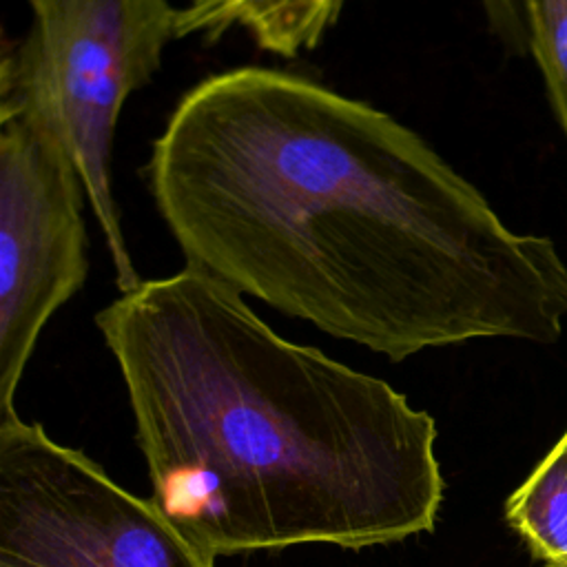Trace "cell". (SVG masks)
<instances>
[{
	"label": "cell",
	"instance_id": "6da1fadb",
	"mask_svg": "<svg viewBox=\"0 0 567 567\" xmlns=\"http://www.w3.org/2000/svg\"><path fill=\"white\" fill-rule=\"evenodd\" d=\"M144 179L193 266L390 361L470 339L554 343L567 266L394 115L237 66L182 95Z\"/></svg>",
	"mask_w": 567,
	"mask_h": 567
},
{
	"label": "cell",
	"instance_id": "7a4b0ae2",
	"mask_svg": "<svg viewBox=\"0 0 567 567\" xmlns=\"http://www.w3.org/2000/svg\"><path fill=\"white\" fill-rule=\"evenodd\" d=\"M122 372L153 503L210 556L432 532L434 419L383 379L279 337L184 266L95 315Z\"/></svg>",
	"mask_w": 567,
	"mask_h": 567
},
{
	"label": "cell",
	"instance_id": "3957f363",
	"mask_svg": "<svg viewBox=\"0 0 567 567\" xmlns=\"http://www.w3.org/2000/svg\"><path fill=\"white\" fill-rule=\"evenodd\" d=\"M29 29L7 44L0 115L40 126L73 162L102 230L120 292L137 275L113 195L115 126L131 93L146 86L175 40L171 0H27Z\"/></svg>",
	"mask_w": 567,
	"mask_h": 567
},
{
	"label": "cell",
	"instance_id": "277c9868",
	"mask_svg": "<svg viewBox=\"0 0 567 567\" xmlns=\"http://www.w3.org/2000/svg\"><path fill=\"white\" fill-rule=\"evenodd\" d=\"M0 567H215L153 498L18 414L0 421Z\"/></svg>",
	"mask_w": 567,
	"mask_h": 567
},
{
	"label": "cell",
	"instance_id": "5b68a950",
	"mask_svg": "<svg viewBox=\"0 0 567 567\" xmlns=\"http://www.w3.org/2000/svg\"><path fill=\"white\" fill-rule=\"evenodd\" d=\"M84 184L35 124L0 115V421L47 321L84 286Z\"/></svg>",
	"mask_w": 567,
	"mask_h": 567
},
{
	"label": "cell",
	"instance_id": "8992f818",
	"mask_svg": "<svg viewBox=\"0 0 567 567\" xmlns=\"http://www.w3.org/2000/svg\"><path fill=\"white\" fill-rule=\"evenodd\" d=\"M348 0H188L177 9L175 38L199 35L217 42L244 29L257 49L297 58L317 49L339 22Z\"/></svg>",
	"mask_w": 567,
	"mask_h": 567
},
{
	"label": "cell",
	"instance_id": "52a82bcc",
	"mask_svg": "<svg viewBox=\"0 0 567 567\" xmlns=\"http://www.w3.org/2000/svg\"><path fill=\"white\" fill-rule=\"evenodd\" d=\"M505 518L543 565L567 558V432L507 498Z\"/></svg>",
	"mask_w": 567,
	"mask_h": 567
},
{
	"label": "cell",
	"instance_id": "ba28073f",
	"mask_svg": "<svg viewBox=\"0 0 567 567\" xmlns=\"http://www.w3.org/2000/svg\"><path fill=\"white\" fill-rule=\"evenodd\" d=\"M529 53L545 78L549 102L567 135V0H525Z\"/></svg>",
	"mask_w": 567,
	"mask_h": 567
},
{
	"label": "cell",
	"instance_id": "9c48e42d",
	"mask_svg": "<svg viewBox=\"0 0 567 567\" xmlns=\"http://www.w3.org/2000/svg\"><path fill=\"white\" fill-rule=\"evenodd\" d=\"M489 31L512 55L529 53V27L525 0H478Z\"/></svg>",
	"mask_w": 567,
	"mask_h": 567
},
{
	"label": "cell",
	"instance_id": "30bf717a",
	"mask_svg": "<svg viewBox=\"0 0 567 567\" xmlns=\"http://www.w3.org/2000/svg\"><path fill=\"white\" fill-rule=\"evenodd\" d=\"M543 567H567V558L565 560H556V563H547Z\"/></svg>",
	"mask_w": 567,
	"mask_h": 567
}]
</instances>
